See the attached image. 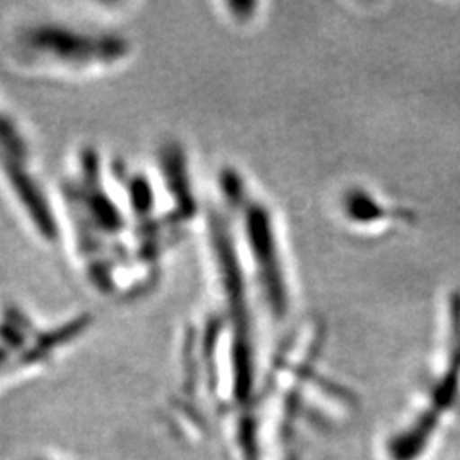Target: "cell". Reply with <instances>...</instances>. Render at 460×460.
<instances>
[{
    "label": "cell",
    "mask_w": 460,
    "mask_h": 460,
    "mask_svg": "<svg viewBox=\"0 0 460 460\" xmlns=\"http://www.w3.org/2000/svg\"><path fill=\"white\" fill-rule=\"evenodd\" d=\"M19 41L30 58L77 68L113 64L127 53L125 40L115 34L89 33L57 24L33 26L21 34Z\"/></svg>",
    "instance_id": "obj_1"
},
{
    "label": "cell",
    "mask_w": 460,
    "mask_h": 460,
    "mask_svg": "<svg viewBox=\"0 0 460 460\" xmlns=\"http://www.w3.org/2000/svg\"><path fill=\"white\" fill-rule=\"evenodd\" d=\"M0 174L45 237L55 235V218L33 172V161L24 135L14 119L0 108Z\"/></svg>",
    "instance_id": "obj_2"
},
{
    "label": "cell",
    "mask_w": 460,
    "mask_h": 460,
    "mask_svg": "<svg viewBox=\"0 0 460 460\" xmlns=\"http://www.w3.org/2000/svg\"><path fill=\"white\" fill-rule=\"evenodd\" d=\"M247 232L251 235L252 252L256 258V263L260 266L261 275H264V283L268 288L270 302L275 309H281L285 305L283 300V283L279 275V258L273 244V234L270 229V217L261 208L251 210L247 214Z\"/></svg>",
    "instance_id": "obj_3"
}]
</instances>
